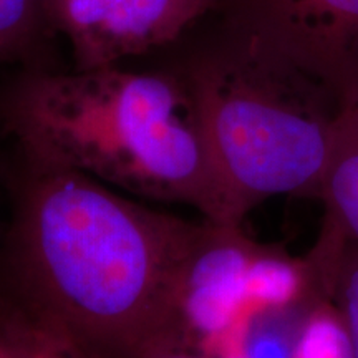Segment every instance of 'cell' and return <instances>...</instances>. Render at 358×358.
I'll return each instance as SVG.
<instances>
[{"mask_svg":"<svg viewBox=\"0 0 358 358\" xmlns=\"http://www.w3.org/2000/svg\"><path fill=\"white\" fill-rule=\"evenodd\" d=\"M37 330L29 358H103L73 335L37 317Z\"/></svg>","mask_w":358,"mask_h":358,"instance_id":"7c38bea8","label":"cell"},{"mask_svg":"<svg viewBox=\"0 0 358 358\" xmlns=\"http://www.w3.org/2000/svg\"><path fill=\"white\" fill-rule=\"evenodd\" d=\"M2 122L27 164L187 204L214 222L244 221L213 163L185 71L35 70L8 90Z\"/></svg>","mask_w":358,"mask_h":358,"instance_id":"7a4b0ae2","label":"cell"},{"mask_svg":"<svg viewBox=\"0 0 358 358\" xmlns=\"http://www.w3.org/2000/svg\"><path fill=\"white\" fill-rule=\"evenodd\" d=\"M307 256L322 292L337 307L358 358V244L324 221L319 239Z\"/></svg>","mask_w":358,"mask_h":358,"instance_id":"ba28073f","label":"cell"},{"mask_svg":"<svg viewBox=\"0 0 358 358\" xmlns=\"http://www.w3.org/2000/svg\"><path fill=\"white\" fill-rule=\"evenodd\" d=\"M221 12L338 95L358 87V0H226Z\"/></svg>","mask_w":358,"mask_h":358,"instance_id":"277c9868","label":"cell"},{"mask_svg":"<svg viewBox=\"0 0 358 358\" xmlns=\"http://www.w3.org/2000/svg\"><path fill=\"white\" fill-rule=\"evenodd\" d=\"M47 27L45 0H0V65L32 53Z\"/></svg>","mask_w":358,"mask_h":358,"instance_id":"9c48e42d","label":"cell"},{"mask_svg":"<svg viewBox=\"0 0 358 358\" xmlns=\"http://www.w3.org/2000/svg\"><path fill=\"white\" fill-rule=\"evenodd\" d=\"M262 245L250 241L241 224L204 219L179 274L174 324L182 338L198 347H222V355L241 353L248 308V275Z\"/></svg>","mask_w":358,"mask_h":358,"instance_id":"5b68a950","label":"cell"},{"mask_svg":"<svg viewBox=\"0 0 358 358\" xmlns=\"http://www.w3.org/2000/svg\"><path fill=\"white\" fill-rule=\"evenodd\" d=\"M141 358H208L187 345H163L148 352Z\"/></svg>","mask_w":358,"mask_h":358,"instance_id":"4fadbf2b","label":"cell"},{"mask_svg":"<svg viewBox=\"0 0 358 358\" xmlns=\"http://www.w3.org/2000/svg\"><path fill=\"white\" fill-rule=\"evenodd\" d=\"M226 0H45L50 27L69 40L77 69L120 65L171 43Z\"/></svg>","mask_w":358,"mask_h":358,"instance_id":"8992f818","label":"cell"},{"mask_svg":"<svg viewBox=\"0 0 358 358\" xmlns=\"http://www.w3.org/2000/svg\"><path fill=\"white\" fill-rule=\"evenodd\" d=\"M219 358H245V357L243 355V353H231V355H222Z\"/></svg>","mask_w":358,"mask_h":358,"instance_id":"5bb4252c","label":"cell"},{"mask_svg":"<svg viewBox=\"0 0 358 358\" xmlns=\"http://www.w3.org/2000/svg\"><path fill=\"white\" fill-rule=\"evenodd\" d=\"M37 322L15 295L0 297V358H29Z\"/></svg>","mask_w":358,"mask_h":358,"instance_id":"8fae6325","label":"cell"},{"mask_svg":"<svg viewBox=\"0 0 358 358\" xmlns=\"http://www.w3.org/2000/svg\"><path fill=\"white\" fill-rule=\"evenodd\" d=\"M201 224L82 173L25 163L8 250L13 295L103 358L187 345L174 295Z\"/></svg>","mask_w":358,"mask_h":358,"instance_id":"6da1fadb","label":"cell"},{"mask_svg":"<svg viewBox=\"0 0 358 358\" xmlns=\"http://www.w3.org/2000/svg\"><path fill=\"white\" fill-rule=\"evenodd\" d=\"M319 199L324 221L358 244V87L342 96Z\"/></svg>","mask_w":358,"mask_h":358,"instance_id":"52a82bcc","label":"cell"},{"mask_svg":"<svg viewBox=\"0 0 358 358\" xmlns=\"http://www.w3.org/2000/svg\"><path fill=\"white\" fill-rule=\"evenodd\" d=\"M294 358H355L350 335L329 299H320L303 319Z\"/></svg>","mask_w":358,"mask_h":358,"instance_id":"30bf717a","label":"cell"},{"mask_svg":"<svg viewBox=\"0 0 358 358\" xmlns=\"http://www.w3.org/2000/svg\"><path fill=\"white\" fill-rule=\"evenodd\" d=\"M182 71L241 217L274 196L319 199L343 95L227 24Z\"/></svg>","mask_w":358,"mask_h":358,"instance_id":"3957f363","label":"cell"}]
</instances>
